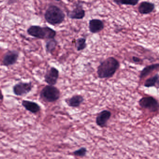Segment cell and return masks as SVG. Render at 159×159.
<instances>
[{"label":"cell","mask_w":159,"mask_h":159,"mask_svg":"<svg viewBox=\"0 0 159 159\" xmlns=\"http://www.w3.org/2000/svg\"><path fill=\"white\" fill-rule=\"evenodd\" d=\"M59 71L54 67H52L46 71L44 76V81L49 85H55L59 78Z\"/></svg>","instance_id":"cell-8"},{"label":"cell","mask_w":159,"mask_h":159,"mask_svg":"<svg viewBox=\"0 0 159 159\" xmlns=\"http://www.w3.org/2000/svg\"><path fill=\"white\" fill-rule=\"evenodd\" d=\"M156 85L157 88H159V80H158L156 82Z\"/></svg>","instance_id":"cell-22"},{"label":"cell","mask_w":159,"mask_h":159,"mask_svg":"<svg viewBox=\"0 0 159 159\" xmlns=\"http://www.w3.org/2000/svg\"><path fill=\"white\" fill-rule=\"evenodd\" d=\"M105 27V25L102 20L98 19H91L89 22V30L93 34L99 33Z\"/></svg>","instance_id":"cell-11"},{"label":"cell","mask_w":159,"mask_h":159,"mask_svg":"<svg viewBox=\"0 0 159 159\" xmlns=\"http://www.w3.org/2000/svg\"><path fill=\"white\" fill-rule=\"evenodd\" d=\"M85 16V11L83 8L82 4H79L76 5V7L72 11L68 13L69 18L71 19L80 20L83 19Z\"/></svg>","instance_id":"cell-10"},{"label":"cell","mask_w":159,"mask_h":159,"mask_svg":"<svg viewBox=\"0 0 159 159\" xmlns=\"http://www.w3.org/2000/svg\"><path fill=\"white\" fill-rule=\"evenodd\" d=\"M139 0H113V2L118 5H129L134 6L139 2Z\"/></svg>","instance_id":"cell-18"},{"label":"cell","mask_w":159,"mask_h":159,"mask_svg":"<svg viewBox=\"0 0 159 159\" xmlns=\"http://www.w3.org/2000/svg\"><path fill=\"white\" fill-rule=\"evenodd\" d=\"M139 104L141 107L148 110L151 112H156L159 110V102L152 97L142 98L139 99Z\"/></svg>","instance_id":"cell-5"},{"label":"cell","mask_w":159,"mask_h":159,"mask_svg":"<svg viewBox=\"0 0 159 159\" xmlns=\"http://www.w3.org/2000/svg\"><path fill=\"white\" fill-rule=\"evenodd\" d=\"M132 59H133V61L136 63H139L142 61L141 59H140V58H139V57H133Z\"/></svg>","instance_id":"cell-21"},{"label":"cell","mask_w":159,"mask_h":159,"mask_svg":"<svg viewBox=\"0 0 159 159\" xmlns=\"http://www.w3.org/2000/svg\"><path fill=\"white\" fill-rule=\"evenodd\" d=\"M159 69V64H152L149 66H147L145 67L141 71H140V75H139V79L141 80L143 78H146L147 76L152 73L155 70Z\"/></svg>","instance_id":"cell-15"},{"label":"cell","mask_w":159,"mask_h":159,"mask_svg":"<svg viewBox=\"0 0 159 159\" xmlns=\"http://www.w3.org/2000/svg\"><path fill=\"white\" fill-rule=\"evenodd\" d=\"M75 47L78 52L84 50L87 47L86 39L83 38H80L77 39L75 42Z\"/></svg>","instance_id":"cell-17"},{"label":"cell","mask_w":159,"mask_h":159,"mask_svg":"<svg viewBox=\"0 0 159 159\" xmlns=\"http://www.w3.org/2000/svg\"><path fill=\"white\" fill-rule=\"evenodd\" d=\"M84 98L81 95L76 94L69 98H66L65 102L69 107L73 108H78L84 102Z\"/></svg>","instance_id":"cell-12"},{"label":"cell","mask_w":159,"mask_h":159,"mask_svg":"<svg viewBox=\"0 0 159 159\" xmlns=\"http://www.w3.org/2000/svg\"><path fill=\"white\" fill-rule=\"evenodd\" d=\"M155 4L149 2H142L139 5L138 11L142 15L151 13L155 9Z\"/></svg>","instance_id":"cell-13"},{"label":"cell","mask_w":159,"mask_h":159,"mask_svg":"<svg viewBox=\"0 0 159 159\" xmlns=\"http://www.w3.org/2000/svg\"><path fill=\"white\" fill-rule=\"evenodd\" d=\"M28 35L40 39L49 40L55 39L57 32L48 26H30L27 30Z\"/></svg>","instance_id":"cell-3"},{"label":"cell","mask_w":159,"mask_h":159,"mask_svg":"<svg viewBox=\"0 0 159 159\" xmlns=\"http://www.w3.org/2000/svg\"><path fill=\"white\" fill-rule=\"evenodd\" d=\"M32 84L30 82H19L13 87L14 94L17 96H23L29 93L32 89Z\"/></svg>","instance_id":"cell-6"},{"label":"cell","mask_w":159,"mask_h":159,"mask_svg":"<svg viewBox=\"0 0 159 159\" xmlns=\"http://www.w3.org/2000/svg\"><path fill=\"white\" fill-rule=\"evenodd\" d=\"M111 115V112L107 110L102 111L98 114L96 118V123L101 128L106 127Z\"/></svg>","instance_id":"cell-9"},{"label":"cell","mask_w":159,"mask_h":159,"mask_svg":"<svg viewBox=\"0 0 159 159\" xmlns=\"http://www.w3.org/2000/svg\"><path fill=\"white\" fill-rule=\"evenodd\" d=\"M19 56V52L16 50H10L3 56L2 65L8 67L16 64Z\"/></svg>","instance_id":"cell-7"},{"label":"cell","mask_w":159,"mask_h":159,"mask_svg":"<svg viewBox=\"0 0 159 159\" xmlns=\"http://www.w3.org/2000/svg\"><path fill=\"white\" fill-rule=\"evenodd\" d=\"M66 15L59 7L54 5H50L45 13L44 18L47 23L52 25H57L65 21Z\"/></svg>","instance_id":"cell-2"},{"label":"cell","mask_w":159,"mask_h":159,"mask_svg":"<svg viewBox=\"0 0 159 159\" xmlns=\"http://www.w3.org/2000/svg\"><path fill=\"white\" fill-rule=\"evenodd\" d=\"M58 42L55 39L48 40L45 43V50L47 53L52 54L56 49Z\"/></svg>","instance_id":"cell-16"},{"label":"cell","mask_w":159,"mask_h":159,"mask_svg":"<svg viewBox=\"0 0 159 159\" xmlns=\"http://www.w3.org/2000/svg\"><path fill=\"white\" fill-rule=\"evenodd\" d=\"M60 95V91L57 87L48 84L44 86L41 91L40 98L44 102L52 103L59 99Z\"/></svg>","instance_id":"cell-4"},{"label":"cell","mask_w":159,"mask_h":159,"mask_svg":"<svg viewBox=\"0 0 159 159\" xmlns=\"http://www.w3.org/2000/svg\"><path fill=\"white\" fill-rule=\"evenodd\" d=\"M55 1H56L57 2H59L60 1V0H55Z\"/></svg>","instance_id":"cell-24"},{"label":"cell","mask_w":159,"mask_h":159,"mask_svg":"<svg viewBox=\"0 0 159 159\" xmlns=\"http://www.w3.org/2000/svg\"><path fill=\"white\" fill-rule=\"evenodd\" d=\"M120 64L114 57H108L100 63L97 68L98 76L99 79H109L111 78L119 69Z\"/></svg>","instance_id":"cell-1"},{"label":"cell","mask_w":159,"mask_h":159,"mask_svg":"<svg viewBox=\"0 0 159 159\" xmlns=\"http://www.w3.org/2000/svg\"><path fill=\"white\" fill-rule=\"evenodd\" d=\"M158 80H159V75L157 74L153 77L147 79L144 83V86L146 87H151L155 86Z\"/></svg>","instance_id":"cell-19"},{"label":"cell","mask_w":159,"mask_h":159,"mask_svg":"<svg viewBox=\"0 0 159 159\" xmlns=\"http://www.w3.org/2000/svg\"><path fill=\"white\" fill-rule=\"evenodd\" d=\"M22 105L28 111L36 114L41 110V107L38 103L30 100H24L22 101Z\"/></svg>","instance_id":"cell-14"},{"label":"cell","mask_w":159,"mask_h":159,"mask_svg":"<svg viewBox=\"0 0 159 159\" xmlns=\"http://www.w3.org/2000/svg\"><path fill=\"white\" fill-rule=\"evenodd\" d=\"M87 148L85 147H82L79 149L73 152V153L74 156L78 157H84L86 156L87 154Z\"/></svg>","instance_id":"cell-20"},{"label":"cell","mask_w":159,"mask_h":159,"mask_svg":"<svg viewBox=\"0 0 159 159\" xmlns=\"http://www.w3.org/2000/svg\"><path fill=\"white\" fill-rule=\"evenodd\" d=\"M1 101H2V100H3V95H2V97H1Z\"/></svg>","instance_id":"cell-23"}]
</instances>
